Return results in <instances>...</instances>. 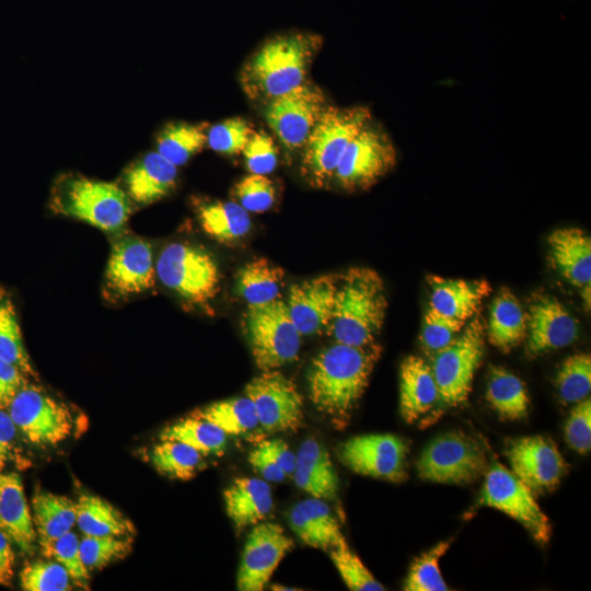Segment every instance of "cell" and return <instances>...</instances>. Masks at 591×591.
I'll return each mask as SVG.
<instances>
[{"mask_svg":"<svg viewBox=\"0 0 591 591\" xmlns=\"http://www.w3.org/2000/svg\"><path fill=\"white\" fill-rule=\"evenodd\" d=\"M370 120L366 106L325 108L303 146L301 173L311 186L324 188L333 181L348 144Z\"/></svg>","mask_w":591,"mask_h":591,"instance_id":"5b68a950","label":"cell"},{"mask_svg":"<svg viewBox=\"0 0 591 591\" xmlns=\"http://www.w3.org/2000/svg\"><path fill=\"white\" fill-rule=\"evenodd\" d=\"M47 557L58 561L79 587H86L90 571L83 564L80 552V540L73 532H68L53 544Z\"/></svg>","mask_w":591,"mask_h":591,"instance_id":"c3c4849f","label":"cell"},{"mask_svg":"<svg viewBox=\"0 0 591 591\" xmlns=\"http://www.w3.org/2000/svg\"><path fill=\"white\" fill-rule=\"evenodd\" d=\"M380 355L376 343L357 347L334 341L312 360L309 397L336 429L350 422Z\"/></svg>","mask_w":591,"mask_h":591,"instance_id":"6da1fadb","label":"cell"},{"mask_svg":"<svg viewBox=\"0 0 591 591\" xmlns=\"http://www.w3.org/2000/svg\"><path fill=\"white\" fill-rule=\"evenodd\" d=\"M129 535H84L80 552L84 566L91 572L125 558L132 548Z\"/></svg>","mask_w":591,"mask_h":591,"instance_id":"b9f144b4","label":"cell"},{"mask_svg":"<svg viewBox=\"0 0 591 591\" xmlns=\"http://www.w3.org/2000/svg\"><path fill=\"white\" fill-rule=\"evenodd\" d=\"M322 37L311 32L292 31L267 39L241 71L245 94L254 101H268L290 92L308 79Z\"/></svg>","mask_w":591,"mask_h":591,"instance_id":"7a4b0ae2","label":"cell"},{"mask_svg":"<svg viewBox=\"0 0 591 591\" xmlns=\"http://www.w3.org/2000/svg\"><path fill=\"white\" fill-rule=\"evenodd\" d=\"M19 434L9 412L0 408V472L18 459Z\"/></svg>","mask_w":591,"mask_h":591,"instance_id":"816d5d0a","label":"cell"},{"mask_svg":"<svg viewBox=\"0 0 591 591\" xmlns=\"http://www.w3.org/2000/svg\"><path fill=\"white\" fill-rule=\"evenodd\" d=\"M339 276L323 275L293 285L286 302L300 334L326 331L332 318Z\"/></svg>","mask_w":591,"mask_h":591,"instance_id":"ffe728a7","label":"cell"},{"mask_svg":"<svg viewBox=\"0 0 591 591\" xmlns=\"http://www.w3.org/2000/svg\"><path fill=\"white\" fill-rule=\"evenodd\" d=\"M271 589H273V590H278V591H282V590H283V591H294V590H297L296 588H288V587H286V586H280V584H274V586L271 587Z\"/></svg>","mask_w":591,"mask_h":591,"instance_id":"6f0895ef","label":"cell"},{"mask_svg":"<svg viewBox=\"0 0 591 591\" xmlns=\"http://www.w3.org/2000/svg\"><path fill=\"white\" fill-rule=\"evenodd\" d=\"M28 382L21 370L0 358V408L8 409L19 390Z\"/></svg>","mask_w":591,"mask_h":591,"instance_id":"f5cc1de1","label":"cell"},{"mask_svg":"<svg viewBox=\"0 0 591 591\" xmlns=\"http://www.w3.org/2000/svg\"><path fill=\"white\" fill-rule=\"evenodd\" d=\"M577 336V321L559 301L542 296L531 303L525 337L530 357L564 348Z\"/></svg>","mask_w":591,"mask_h":591,"instance_id":"d6986e66","label":"cell"},{"mask_svg":"<svg viewBox=\"0 0 591 591\" xmlns=\"http://www.w3.org/2000/svg\"><path fill=\"white\" fill-rule=\"evenodd\" d=\"M477 506L499 510L514 519L542 545L552 537L551 521L534 493L500 463H494L486 472Z\"/></svg>","mask_w":591,"mask_h":591,"instance_id":"8fae6325","label":"cell"},{"mask_svg":"<svg viewBox=\"0 0 591 591\" xmlns=\"http://www.w3.org/2000/svg\"><path fill=\"white\" fill-rule=\"evenodd\" d=\"M386 309L385 288L379 274L366 267L350 268L339 276L326 333L337 343L371 345L382 329Z\"/></svg>","mask_w":591,"mask_h":591,"instance_id":"3957f363","label":"cell"},{"mask_svg":"<svg viewBox=\"0 0 591 591\" xmlns=\"http://www.w3.org/2000/svg\"><path fill=\"white\" fill-rule=\"evenodd\" d=\"M225 510L237 528L262 522L274 506L271 488L256 477H237L223 491Z\"/></svg>","mask_w":591,"mask_h":591,"instance_id":"83f0119b","label":"cell"},{"mask_svg":"<svg viewBox=\"0 0 591 591\" xmlns=\"http://www.w3.org/2000/svg\"><path fill=\"white\" fill-rule=\"evenodd\" d=\"M202 230L221 243H232L251 230L248 212L236 201L197 198L194 204Z\"/></svg>","mask_w":591,"mask_h":591,"instance_id":"4dcf8cb0","label":"cell"},{"mask_svg":"<svg viewBox=\"0 0 591 591\" xmlns=\"http://www.w3.org/2000/svg\"><path fill=\"white\" fill-rule=\"evenodd\" d=\"M160 440L181 441L204 456L220 455L225 449L227 433L208 420L189 416L164 428Z\"/></svg>","mask_w":591,"mask_h":591,"instance_id":"d590c367","label":"cell"},{"mask_svg":"<svg viewBox=\"0 0 591 591\" xmlns=\"http://www.w3.org/2000/svg\"><path fill=\"white\" fill-rule=\"evenodd\" d=\"M528 313L509 289H502L493 300L487 329L488 341L502 352H509L526 337Z\"/></svg>","mask_w":591,"mask_h":591,"instance_id":"f546056e","label":"cell"},{"mask_svg":"<svg viewBox=\"0 0 591 591\" xmlns=\"http://www.w3.org/2000/svg\"><path fill=\"white\" fill-rule=\"evenodd\" d=\"M121 182L134 204L147 206L164 198L175 188L177 166L157 151H151L125 169Z\"/></svg>","mask_w":591,"mask_h":591,"instance_id":"44dd1931","label":"cell"},{"mask_svg":"<svg viewBox=\"0 0 591 591\" xmlns=\"http://www.w3.org/2000/svg\"><path fill=\"white\" fill-rule=\"evenodd\" d=\"M396 162L390 136L370 120L348 144L333 179L346 192L364 190L390 173Z\"/></svg>","mask_w":591,"mask_h":591,"instance_id":"7c38bea8","label":"cell"},{"mask_svg":"<svg viewBox=\"0 0 591 591\" xmlns=\"http://www.w3.org/2000/svg\"><path fill=\"white\" fill-rule=\"evenodd\" d=\"M551 260L560 275L581 289L591 285V237L577 228L557 229L547 240Z\"/></svg>","mask_w":591,"mask_h":591,"instance_id":"d4e9b609","label":"cell"},{"mask_svg":"<svg viewBox=\"0 0 591 591\" xmlns=\"http://www.w3.org/2000/svg\"><path fill=\"white\" fill-rule=\"evenodd\" d=\"M283 270L265 258L243 266L236 276V289L248 304H263L279 299Z\"/></svg>","mask_w":591,"mask_h":591,"instance_id":"e575fe53","label":"cell"},{"mask_svg":"<svg viewBox=\"0 0 591 591\" xmlns=\"http://www.w3.org/2000/svg\"><path fill=\"white\" fill-rule=\"evenodd\" d=\"M233 194L237 204L247 212L260 213L271 208L276 198L275 186L267 175L253 174L240 179Z\"/></svg>","mask_w":591,"mask_h":591,"instance_id":"7dc6e473","label":"cell"},{"mask_svg":"<svg viewBox=\"0 0 591 591\" xmlns=\"http://www.w3.org/2000/svg\"><path fill=\"white\" fill-rule=\"evenodd\" d=\"M258 447L282 470L286 475L293 474L296 454L280 439L264 440Z\"/></svg>","mask_w":591,"mask_h":591,"instance_id":"db71d44e","label":"cell"},{"mask_svg":"<svg viewBox=\"0 0 591 591\" xmlns=\"http://www.w3.org/2000/svg\"><path fill=\"white\" fill-rule=\"evenodd\" d=\"M328 106L324 92L306 80L265 103L264 117L287 150L303 148L320 116Z\"/></svg>","mask_w":591,"mask_h":591,"instance_id":"5bb4252c","label":"cell"},{"mask_svg":"<svg viewBox=\"0 0 591 591\" xmlns=\"http://www.w3.org/2000/svg\"><path fill=\"white\" fill-rule=\"evenodd\" d=\"M253 126L242 117L222 120L207 130V146L221 154L242 153L254 134Z\"/></svg>","mask_w":591,"mask_h":591,"instance_id":"7bdbcfd3","label":"cell"},{"mask_svg":"<svg viewBox=\"0 0 591 591\" xmlns=\"http://www.w3.org/2000/svg\"><path fill=\"white\" fill-rule=\"evenodd\" d=\"M157 277L185 303L208 306L220 290V270L205 248L185 242L167 244L155 263Z\"/></svg>","mask_w":591,"mask_h":591,"instance_id":"52a82bcc","label":"cell"},{"mask_svg":"<svg viewBox=\"0 0 591 591\" xmlns=\"http://www.w3.org/2000/svg\"><path fill=\"white\" fill-rule=\"evenodd\" d=\"M565 439L568 445L580 454L591 449V401L586 398L572 408L565 424Z\"/></svg>","mask_w":591,"mask_h":591,"instance_id":"f907efd6","label":"cell"},{"mask_svg":"<svg viewBox=\"0 0 591 591\" xmlns=\"http://www.w3.org/2000/svg\"><path fill=\"white\" fill-rule=\"evenodd\" d=\"M299 488L314 498L334 500L339 489V479L326 449L316 440L302 442L293 471Z\"/></svg>","mask_w":591,"mask_h":591,"instance_id":"4316f807","label":"cell"},{"mask_svg":"<svg viewBox=\"0 0 591 591\" xmlns=\"http://www.w3.org/2000/svg\"><path fill=\"white\" fill-rule=\"evenodd\" d=\"M556 387L565 404H577L589 397L591 391V357L589 354H575L561 364Z\"/></svg>","mask_w":591,"mask_h":591,"instance_id":"ab89813d","label":"cell"},{"mask_svg":"<svg viewBox=\"0 0 591 591\" xmlns=\"http://www.w3.org/2000/svg\"><path fill=\"white\" fill-rule=\"evenodd\" d=\"M7 410L20 436L37 448L55 447L73 432L71 409L30 382L19 390Z\"/></svg>","mask_w":591,"mask_h":591,"instance_id":"9c48e42d","label":"cell"},{"mask_svg":"<svg viewBox=\"0 0 591 591\" xmlns=\"http://www.w3.org/2000/svg\"><path fill=\"white\" fill-rule=\"evenodd\" d=\"M512 473L534 494L555 489L568 465L557 445L543 436H526L512 440L507 448Z\"/></svg>","mask_w":591,"mask_h":591,"instance_id":"e0dca14e","label":"cell"},{"mask_svg":"<svg viewBox=\"0 0 591 591\" xmlns=\"http://www.w3.org/2000/svg\"><path fill=\"white\" fill-rule=\"evenodd\" d=\"M248 462L265 480L281 482L287 476L258 445L250 453Z\"/></svg>","mask_w":591,"mask_h":591,"instance_id":"11a10c76","label":"cell"},{"mask_svg":"<svg viewBox=\"0 0 591 591\" xmlns=\"http://www.w3.org/2000/svg\"><path fill=\"white\" fill-rule=\"evenodd\" d=\"M192 416L208 420L227 434H243L258 426L254 404L247 396L215 402Z\"/></svg>","mask_w":591,"mask_h":591,"instance_id":"8d00e7d4","label":"cell"},{"mask_svg":"<svg viewBox=\"0 0 591 591\" xmlns=\"http://www.w3.org/2000/svg\"><path fill=\"white\" fill-rule=\"evenodd\" d=\"M32 518L37 542L45 556L59 537L76 524L74 501L60 495L38 491L32 499Z\"/></svg>","mask_w":591,"mask_h":591,"instance_id":"f1b7e54d","label":"cell"},{"mask_svg":"<svg viewBox=\"0 0 591 591\" xmlns=\"http://www.w3.org/2000/svg\"><path fill=\"white\" fill-rule=\"evenodd\" d=\"M71 578L58 561H34L20 572V582L26 591L71 590Z\"/></svg>","mask_w":591,"mask_h":591,"instance_id":"bcb514c9","label":"cell"},{"mask_svg":"<svg viewBox=\"0 0 591 591\" xmlns=\"http://www.w3.org/2000/svg\"><path fill=\"white\" fill-rule=\"evenodd\" d=\"M242 153L250 173L268 175L277 166L276 143L264 130L254 131Z\"/></svg>","mask_w":591,"mask_h":591,"instance_id":"681fc988","label":"cell"},{"mask_svg":"<svg viewBox=\"0 0 591 591\" xmlns=\"http://www.w3.org/2000/svg\"><path fill=\"white\" fill-rule=\"evenodd\" d=\"M465 324L429 308L424 316L420 332V345L425 354L432 357L447 347L457 337Z\"/></svg>","mask_w":591,"mask_h":591,"instance_id":"f6af8a7d","label":"cell"},{"mask_svg":"<svg viewBox=\"0 0 591 591\" xmlns=\"http://www.w3.org/2000/svg\"><path fill=\"white\" fill-rule=\"evenodd\" d=\"M294 546L283 529L273 522L255 524L247 536L236 586L241 591H262L281 559Z\"/></svg>","mask_w":591,"mask_h":591,"instance_id":"ac0fdd59","label":"cell"},{"mask_svg":"<svg viewBox=\"0 0 591 591\" xmlns=\"http://www.w3.org/2000/svg\"><path fill=\"white\" fill-rule=\"evenodd\" d=\"M430 306L438 313L465 322L478 310L482 301L490 292L485 280L445 279L428 277Z\"/></svg>","mask_w":591,"mask_h":591,"instance_id":"484cf974","label":"cell"},{"mask_svg":"<svg viewBox=\"0 0 591 591\" xmlns=\"http://www.w3.org/2000/svg\"><path fill=\"white\" fill-rule=\"evenodd\" d=\"M0 530L24 554H32L37 536L21 477L0 472Z\"/></svg>","mask_w":591,"mask_h":591,"instance_id":"7402d4cb","label":"cell"},{"mask_svg":"<svg viewBox=\"0 0 591 591\" xmlns=\"http://www.w3.org/2000/svg\"><path fill=\"white\" fill-rule=\"evenodd\" d=\"M202 456L196 449L181 441L161 440L152 450L151 461L161 474L186 480L205 464Z\"/></svg>","mask_w":591,"mask_h":591,"instance_id":"f35d334b","label":"cell"},{"mask_svg":"<svg viewBox=\"0 0 591 591\" xmlns=\"http://www.w3.org/2000/svg\"><path fill=\"white\" fill-rule=\"evenodd\" d=\"M155 277L151 244L132 233L119 235L112 244L103 296L118 302L144 293L154 287Z\"/></svg>","mask_w":591,"mask_h":591,"instance_id":"4fadbf2b","label":"cell"},{"mask_svg":"<svg viewBox=\"0 0 591 591\" xmlns=\"http://www.w3.org/2000/svg\"><path fill=\"white\" fill-rule=\"evenodd\" d=\"M408 443L391 433L355 436L340 444L338 457L352 472L401 483L407 477Z\"/></svg>","mask_w":591,"mask_h":591,"instance_id":"2e32d148","label":"cell"},{"mask_svg":"<svg viewBox=\"0 0 591 591\" xmlns=\"http://www.w3.org/2000/svg\"><path fill=\"white\" fill-rule=\"evenodd\" d=\"M11 540L0 530V584L10 586L14 576V552Z\"/></svg>","mask_w":591,"mask_h":591,"instance_id":"9f6ffc18","label":"cell"},{"mask_svg":"<svg viewBox=\"0 0 591 591\" xmlns=\"http://www.w3.org/2000/svg\"><path fill=\"white\" fill-rule=\"evenodd\" d=\"M258 425L268 433L296 431L303 421V397L297 385L276 370L263 371L245 387Z\"/></svg>","mask_w":591,"mask_h":591,"instance_id":"9a60e30c","label":"cell"},{"mask_svg":"<svg viewBox=\"0 0 591 591\" xmlns=\"http://www.w3.org/2000/svg\"><path fill=\"white\" fill-rule=\"evenodd\" d=\"M0 358L15 366L28 379H37L25 349L15 306L0 286Z\"/></svg>","mask_w":591,"mask_h":591,"instance_id":"74e56055","label":"cell"},{"mask_svg":"<svg viewBox=\"0 0 591 591\" xmlns=\"http://www.w3.org/2000/svg\"><path fill=\"white\" fill-rule=\"evenodd\" d=\"M486 399L505 420H520L528 415L530 399L523 381L501 367L488 373Z\"/></svg>","mask_w":591,"mask_h":591,"instance_id":"d6a6232c","label":"cell"},{"mask_svg":"<svg viewBox=\"0 0 591 591\" xmlns=\"http://www.w3.org/2000/svg\"><path fill=\"white\" fill-rule=\"evenodd\" d=\"M244 328L255 363L262 371L276 370L298 358L302 335L285 301L248 304Z\"/></svg>","mask_w":591,"mask_h":591,"instance_id":"ba28073f","label":"cell"},{"mask_svg":"<svg viewBox=\"0 0 591 591\" xmlns=\"http://www.w3.org/2000/svg\"><path fill=\"white\" fill-rule=\"evenodd\" d=\"M453 540L438 543L429 551L419 555L412 564L404 590L406 591H445L449 590L440 568V558L448 552Z\"/></svg>","mask_w":591,"mask_h":591,"instance_id":"60d3db41","label":"cell"},{"mask_svg":"<svg viewBox=\"0 0 591 591\" xmlns=\"http://www.w3.org/2000/svg\"><path fill=\"white\" fill-rule=\"evenodd\" d=\"M439 393L431 367L422 358L408 356L401 364L399 410L407 424L422 420L438 404Z\"/></svg>","mask_w":591,"mask_h":591,"instance_id":"603a6c76","label":"cell"},{"mask_svg":"<svg viewBox=\"0 0 591 591\" xmlns=\"http://www.w3.org/2000/svg\"><path fill=\"white\" fill-rule=\"evenodd\" d=\"M331 558L341 579L352 591H383L380 583L348 544L329 551Z\"/></svg>","mask_w":591,"mask_h":591,"instance_id":"ee69618b","label":"cell"},{"mask_svg":"<svg viewBox=\"0 0 591 591\" xmlns=\"http://www.w3.org/2000/svg\"><path fill=\"white\" fill-rule=\"evenodd\" d=\"M49 208L56 215L84 221L105 232L117 233L128 222L134 202L116 183L68 172L55 179Z\"/></svg>","mask_w":591,"mask_h":591,"instance_id":"277c9868","label":"cell"},{"mask_svg":"<svg viewBox=\"0 0 591 591\" xmlns=\"http://www.w3.org/2000/svg\"><path fill=\"white\" fill-rule=\"evenodd\" d=\"M486 464L482 445L463 431L453 430L436 437L422 450L416 468L424 480L464 485L477 479Z\"/></svg>","mask_w":591,"mask_h":591,"instance_id":"30bf717a","label":"cell"},{"mask_svg":"<svg viewBox=\"0 0 591 591\" xmlns=\"http://www.w3.org/2000/svg\"><path fill=\"white\" fill-rule=\"evenodd\" d=\"M485 328L474 318L447 347L431 357V371L438 386V404L422 419L424 426L438 420L448 408L463 405L471 393L472 383L485 352Z\"/></svg>","mask_w":591,"mask_h":591,"instance_id":"8992f818","label":"cell"},{"mask_svg":"<svg viewBox=\"0 0 591 591\" xmlns=\"http://www.w3.org/2000/svg\"><path fill=\"white\" fill-rule=\"evenodd\" d=\"M207 125L171 121L157 135V152L181 166L199 153L207 144Z\"/></svg>","mask_w":591,"mask_h":591,"instance_id":"836d02e7","label":"cell"},{"mask_svg":"<svg viewBox=\"0 0 591 591\" xmlns=\"http://www.w3.org/2000/svg\"><path fill=\"white\" fill-rule=\"evenodd\" d=\"M76 506V524L84 535H129L136 533L132 522L103 498L82 494Z\"/></svg>","mask_w":591,"mask_h":591,"instance_id":"1f68e13d","label":"cell"},{"mask_svg":"<svg viewBox=\"0 0 591 591\" xmlns=\"http://www.w3.org/2000/svg\"><path fill=\"white\" fill-rule=\"evenodd\" d=\"M288 520L300 541L311 547L329 552L347 544L338 521L322 499L312 497L298 502Z\"/></svg>","mask_w":591,"mask_h":591,"instance_id":"cb8c5ba5","label":"cell"}]
</instances>
